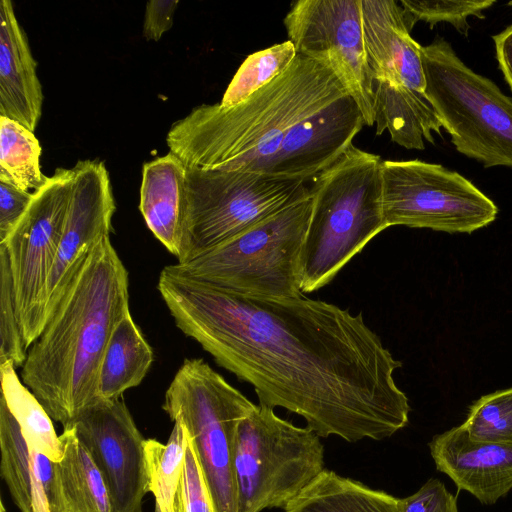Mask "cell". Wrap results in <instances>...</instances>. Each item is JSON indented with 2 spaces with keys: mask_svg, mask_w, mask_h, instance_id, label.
<instances>
[{
  "mask_svg": "<svg viewBox=\"0 0 512 512\" xmlns=\"http://www.w3.org/2000/svg\"><path fill=\"white\" fill-rule=\"evenodd\" d=\"M157 288L175 325L252 385L259 404L297 414L319 437L383 440L408 424L409 401L394 378L402 363L361 312L304 294L242 295L173 265Z\"/></svg>",
  "mask_w": 512,
  "mask_h": 512,
  "instance_id": "obj_1",
  "label": "cell"
},
{
  "mask_svg": "<svg viewBox=\"0 0 512 512\" xmlns=\"http://www.w3.org/2000/svg\"><path fill=\"white\" fill-rule=\"evenodd\" d=\"M128 313V271L109 236L104 237L29 347L20 375L64 429L98 401L105 349Z\"/></svg>",
  "mask_w": 512,
  "mask_h": 512,
  "instance_id": "obj_2",
  "label": "cell"
},
{
  "mask_svg": "<svg viewBox=\"0 0 512 512\" xmlns=\"http://www.w3.org/2000/svg\"><path fill=\"white\" fill-rule=\"evenodd\" d=\"M346 94L327 67L297 53L243 102L193 108L172 124L166 143L189 167L261 173L293 127Z\"/></svg>",
  "mask_w": 512,
  "mask_h": 512,
  "instance_id": "obj_3",
  "label": "cell"
},
{
  "mask_svg": "<svg viewBox=\"0 0 512 512\" xmlns=\"http://www.w3.org/2000/svg\"><path fill=\"white\" fill-rule=\"evenodd\" d=\"M380 156L351 145L311 185V216L301 254V291L327 285L377 234L383 211Z\"/></svg>",
  "mask_w": 512,
  "mask_h": 512,
  "instance_id": "obj_4",
  "label": "cell"
},
{
  "mask_svg": "<svg viewBox=\"0 0 512 512\" xmlns=\"http://www.w3.org/2000/svg\"><path fill=\"white\" fill-rule=\"evenodd\" d=\"M312 195L184 263L180 273L230 292L269 298L302 295L301 254Z\"/></svg>",
  "mask_w": 512,
  "mask_h": 512,
  "instance_id": "obj_5",
  "label": "cell"
},
{
  "mask_svg": "<svg viewBox=\"0 0 512 512\" xmlns=\"http://www.w3.org/2000/svg\"><path fill=\"white\" fill-rule=\"evenodd\" d=\"M311 195L300 179L186 166L177 263H184Z\"/></svg>",
  "mask_w": 512,
  "mask_h": 512,
  "instance_id": "obj_6",
  "label": "cell"
},
{
  "mask_svg": "<svg viewBox=\"0 0 512 512\" xmlns=\"http://www.w3.org/2000/svg\"><path fill=\"white\" fill-rule=\"evenodd\" d=\"M425 93L456 150L484 167L512 168V98L436 37L420 47Z\"/></svg>",
  "mask_w": 512,
  "mask_h": 512,
  "instance_id": "obj_7",
  "label": "cell"
},
{
  "mask_svg": "<svg viewBox=\"0 0 512 512\" xmlns=\"http://www.w3.org/2000/svg\"><path fill=\"white\" fill-rule=\"evenodd\" d=\"M255 405L201 358L184 360L165 392L162 408L186 427L215 512H237V433Z\"/></svg>",
  "mask_w": 512,
  "mask_h": 512,
  "instance_id": "obj_8",
  "label": "cell"
},
{
  "mask_svg": "<svg viewBox=\"0 0 512 512\" xmlns=\"http://www.w3.org/2000/svg\"><path fill=\"white\" fill-rule=\"evenodd\" d=\"M324 453L316 433L255 405L237 433V512L284 509L325 470Z\"/></svg>",
  "mask_w": 512,
  "mask_h": 512,
  "instance_id": "obj_9",
  "label": "cell"
},
{
  "mask_svg": "<svg viewBox=\"0 0 512 512\" xmlns=\"http://www.w3.org/2000/svg\"><path fill=\"white\" fill-rule=\"evenodd\" d=\"M381 179L388 227L471 234L498 214L497 205L471 181L440 164L382 160Z\"/></svg>",
  "mask_w": 512,
  "mask_h": 512,
  "instance_id": "obj_10",
  "label": "cell"
},
{
  "mask_svg": "<svg viewBox=\"0 0 512 512\" xmlns=\"http://www.w3.org/2000/svg\"><path fill=\"white\" fill-rule=\"evenodd\" d=\"M73 170L57 168L6 240L18 319L26 348L47 322L50 276L56 261L71 195Z\"/></svg>",
  "mask_w": 512,
  "mask_h": 512,
  "instance_id": "obj_11",
  "label": "cell"
},
{
  "mask_svg": "<svg viewBox=\"0 0 512 512\" xmlns=\"http://www.w3.org/2000/svg\"><path fill=\"white\" fill-rule=\"evenodd\" d=\"M361 0H299L284 18L298 54L327 67L354 99L365 125L375 124V97L368 63Z\"/></svg>",
  "mask_w": 512,
  "mask_h": 512,
  "instance_id": "obj_12",
  "label": "cell"
},
{
  "mask_svg": "<svg viewBox=\"0 0 512 512\" xmlns=\"http://www.w3.org/2000/svg\"><path fill=\"white\" fill-rule=\"evenodd\" d=\"M70 427L103 477L112 512H141L149 491L145 439L121 397L97 401Z\"/></svg>",
  "mask_w": 512,
  "mask_h": 512,
  "instance_id": "obj_13",
  "label": "cell"
},
{
  "mask_svg": "<svg viewBox=\"0 0 512 512\" xmlns=\"http://www.w3.org/2000/svg\"><path fill=\"white\" fill-rule=\"evenodd\" d=\"M72 170L67 216L50 276L47 320L97 244L109 236L116 209L104 162L79 160Z\"/></svg>",
  "mask_w": 512,
  "mask_h": 512,
  "instance_id": "obj_14",
  "label": "cell"
},
{
  "mask_svg": "<svg viewBox=\"0 0 512 512\" xmlns=\"http://www.w3.org/2000/svg\"><path fill=\"white\" fill-rule=\"evenodd\" d=\"M365 125L354 99L346 94L293 127L261 173L309 181L329 168Z\"/></svg>",
  "mask_w": 512,
  "mask_h": 512,
  "instance_id": "obj_15",
  "label": "cell"
},
{
  "mask_svg": "<svg viewBox=\"0 0 512 512\" xmlns=\"http://www.w3.org/2000/svg\"><path fill=\"white\" fill-rule=\"evenodd\" d=\"M429 449L437 470L483 504L512 489V444L474 440L460 425L434 436Z\"/></svg>",
  "mask_w": 512,
  "mask_h": 512,
  "instance_id": "obj_16",
  "label": "cell"
},
{
  "mask_svg": "<svg viewBox=\"0 0 512 512\" xmlns=\"http://www.w3.org/2000/svg\"><path fill=\"white\" fill-rule=\"evenodd\" d=\"M362 23L373 85L425 91L421 45L410 35L404 10L394 0H361Z\"/></svg>",
  "mask_w": 512,
  "mask_h": 512,
  "instance_id": "obj_17",
  "label": "cell"
},
{
  "mask_svg": "<svg viewBox=\"0 0 512 512\" xmlns=\"http://www.w3.org/2000/svg\"><path fill=\"white\" fill-rule=\"evenodd\" d=\"M27 35L10 0L0 1V116L33 131L42 115L43 92Z\"/></svg>",
  "mask_w": 512,
  "mask_h": 512,
  "instance_id": "obj_18",
  "label": "cell"
},
{
  "mask_svg": "<svg viewBox=\"0 0 512 512\" xmlns=\"http://www.w3.org/2000/svg\"><path fill=\"white\" fill-rule=\"evenodd\" d=\"M61 461L42 457L38 469L50 512H112L103 477L74 428L63 430Z\"/></svg>",
  "mask_w": 512,
  "mask_h": 512,
  "instance_id": "obj_19",
  "label": "cell"
},
{
  "mask_svg": "<svg viewBox=\"0 0 512 512\" xmlns=\"http://www.w3.org/2000/svg\"><path fill=\"white\" fill-rule=\"evenodd\" d=\"M185 192L186 165L175 154L143 165L139 210L149 230L175 257Z\"/></svg>",
  "mask_w": 512,
  "mask_h": 512,
  "instance_id": "obj_20",
  "label": "cell"
},
{
  "mask_svg": "<svg viewBox=\"0 0 512 512\" xmlns=\"http://www.w3.org/2000/svg\"><path fill=\"white\" fill-rule=\"evenodd\" d=\"M376 135L387 130L391 140L406 148L423 150L425 140L441 136L440 118L425 91L374 84Z\"/></svg>",
  "mask_w": 512,
  "mask_h": 512,
  "instance_id": "obj_21",
  "label": "cell"
},
{
  "mask_svg": "<svg viewBox=\"0 0 512 512\" xmlns=\"http://www.w3.org/2000/svg\"><path fill=\"white\" fill-rule=\"evenodd\" d=\"M31 448L6 402L0 400V474L20 512H50Z\"/></svg>",
  "mask_w": 512,
  "mask_h": 512,
  "instance_id": "obj_22",
  "label": "cell"
},
{
  "mask_svg": "<svg viewBox=\"0 0 512 512\" xmlns=\"http://www.w3.org/2000/svg\"><path fill=\"white\" fill-rule=\"evenodd\" d=\"M153 363V350L128 313L115 327L98 378V401L120 398L138 386Z\"/></svg>",
  "mask_w": 512,
  "mask_h": 512,
  "instance_id": "obj_23",
  "label": "cell"
},
{
  "mask_svg": "<svg viewBox=\"0 0 512 512\" xmlns=\"http://www.w3.org/2000/svg\"><path fill=\"white\" fill-rule=\"evenodd\" d=\"M396 498L325 469L284 512H400Z\"/></svg>",
  "mask_w": 512,
  "mask_h": 512,
  "instance_id": "obj_24",
  "label": "cell"
},
{
  "mask_svg": "<svg viewBox=\"0 0 512 512\" xmlns=\"http://www.w3.org/2000/svg\"><path fill=\"white\" fill-rule=\"evenodd\" d=\"M1 397L17 421L28 445L53 462L64 456L63 442L56 434L52 418L22 382L11 361L0 364Z\"/></svg>",
  "mask_w": 512,
  "mask_h": 512,
  "instance_id": "obj_25",
  "label": "cell"
},
{
  "mask_svg": "<svg viewBox=\"0 0 512 512\" xmlns=\"http://www.w3.org/2000/svg\"><path fill=\"white\" fill-rule=\"evenodd\" d=\"M41 145L34 132L4 116H0V181L35 192L48 176L41 170Z\"/></svg>",
  "mask_w": 512,
  "mask_h": 512,
  "instance_id": "obj_26",
  "label": "cell"
},
{
  "mask_svg": "<svg viewBox=\"0 0 512 512\" xmlns=\"http://www.w3.org/2000/svg\"><path fill=\"white\" fill-rule=\"evenodd\" d=\"M187 444L188 432L180 420L174 421L166 444L145 440L148 486L155 498V512H175Z\"/></svg>",
  "mask_w": 512,
  "mask_h": 512,
  "instance_id": "obj_27",
  "label": "cell"
},
{
  "mask_svg": "<svg viewBox=\"0 0 512 512\" xmlns=\"http://www.w3.org/2000/svg\"><path fill=\"white\" fill-rule=\"evenodd\" d=\"M296 56L290 40L248 55L227 86L220 104L232 107L243 102L286 70Z\"/></svg>",
  "mask_w": 512,
  "mask_h": 512,
  "instance_id": "obj_28",
  "label": "cell"
},
{
  "mask_svg": "<svg viewBox=\"0 0 512 512\" xmlns=\"http://www.w3.org/2000/svg\"><path fill=\"white\" fill-rule=\"evenodd\" d=\"M461 426L474 440L512 444V387L476 400Z\"/></svg>",
  "mask_w": 512,
  "mask_h": 512,
  "instance_id": "obj_29",
  "label": "cell"
},
{
  "mask_svg": "<svg viewBox=\"0 0 512 512\" xmlns=\"http://www.w3.org/2000/svg\"><path fill=\"white\" fill-rule=\"evenodd\" d=\"M408 28L424 21L433 28L439 22H448L458 32L467 35L468 17L484 18L483 12L495 4L494 0H401Z\"/></svg>",
  "mask_w": 512,
  "mask_h": 512,
  "instance_id": "obj_30",
  "label": "cell"
},
{
  "mask_svg": "<svg viewBox=\"0 0 512 512\" xmlns=\"http://www.w3.org/2000/svg\"><path fill=\"white\" fill-rule=\"evenodd\" d=\"M0 364L23 366L28 349L21 332L6 249L0 245Z\"/></svg>",
  "mask_w": 512,
  "mask_h": 512,
  "instance_id": "obj_31",
  "label": "cell"
},
{
  "mask_svg": "<svg viewBox=\"0 0 512 512\" xmlns=\"http://www.w3.org/2000/svg\"><path fill=\"white\" fill-rule=\"evenodd\" d=\"M175 512H215L203 470L189 435Z\"/></svg>",
  "mask_w": 512,
  "mask_h": 512,
  "instance_id": "obj_32",
  "label": "cell"
},
{
  "mask_svg": "<svg viewBox=\"0 0 512 512\" xmlns=\"http://www.w3.org/2000/svg\"><path fill=\"white\" fill-rule=\"evenodd\" d=\"M400 512H458L457 498L437 479H429L417 492L398 500Z\"/></svg>",
  "mask_w": 512,
  "mask_h": 512,
  "instance_id": "obj_33",
  "label": "cell"
},
{
  "mask_svg": "<svg viewBox=\"0 0 512 512\" xmlns=\"http://www.w3.org/2000/svg\"><path fill=\"white\" fill-rule=\"evenodd\" d=\"M33 192L0 181V243L4 242L27 210Z\"/></svg>",
  "mask_w": 512,
  "mask_h": 512,
  "instance_id": "obj_34",
  "label": "cell"
},
{
  "mask_svg": "<svg viewBox=\"0 0 512 512\" xmlns=\"http://www.w3.org/2000/svg\"><path fill=\"white\" fill-rule=\"evenodd\" d=\"M178 0H150L146 4L143 36L158 41L173 25Z\"/></svg>",
  "mask_w": 512,
  "mask_h": 512,
  "instance_id": "obj_35",
  "label": "cell"
},
{
  "mask_svg": "<svg viewBox=\"0 0 512 512\" xmlns=\"http://www.w3.org/2000/svg\"><path fill=\"white\" fill-rule=\"evenodd\" d=\"M492 38L499 68L512 90V25Z\"/></svg>",
  "mask_w": 512,
  "mask_h": 512,
  "instance_id": "obj_36",
  "label": "cell"
},
{
  "mask_svg": "<svg viewBox=\"0 0 512 512\" xmlns=\"http://www.w3.org/2000/svg\"><path fill=\"white\" fill-rule=\"evenodd\" d=\"M508 4H509V5H512V2H509Z\"/></svg>",
  "mask_w": 512,
  "mask_h": 512,
  "instance_id": "obj_37",
  "label": "cell"
}]
</instances>
